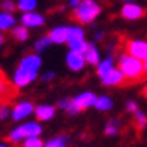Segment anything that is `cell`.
<instances>
[{
	"instance_id": "cell-39",
	"label": "cell",
	"mask_w": 147,
	"mask_h": 147,
	"mask_svg": "<svg viewBox=\"0 0 147 147\" xmlns=\"http://www.w3.org/2000/svg\"><path fill=\"white\" fill-rule=\"evenodd\" d=\"M0 147H9V146H6V144H0Z\"/></svg>"
},
{
	"instance_id": "cell-11",
	"label": "cell",
	"mask_w": 147,
	"mask_h": 147,
	"mask_svg": "<svg viewBox=\"0 0 147 147\" xmlns=\"http://www.w3.org/2000/svg\"><path fill=\"white\" fill-rule=\"evenodd\" d=\"M21 24L26 26V27H41V26L45 24V17L42 14H38V12H26V14H23L21 17Z\"/></svg>"
},
{
	"instance_id": "cell-21",
	"label": "cell",
	"mask_w": 147,
	"mask_h": 147,
	"mask_svg": "<svg viewBox=\"0 0 147 147\" xmlns=\"http://www.w3.org/2000/svg\"><path fill=\"white\" fill-rule=\"evenodd\" d=\"M77 41H84V32L81 27H69V35H68V42H77Z\"/></svg>"
},
{
	"instance_id": "cell-30",
	"label": "cell",
	"mask_w": 147,
	"mask_h": 147,
	"mask_svg": "<svg viewBox=\"0 0 147 147\" xmlns=\"http://www.w3.org/2000/svg\"><path fill=\"white\" fill-rule=\"evenodd\" d=\"M2 9L5 12H9V14H12L15 9H17V5L12 2V0H3L2 2Z\"/></svg>"
},
{
	"instance_id": "cell-14",
	"label": "cell",
	"mask_w": 147,
	"mask_h": 147,
	"mask_svg": "<svg viewBox=\"0 0 147 147\" xmlns=\"http://www.w3.org/2000/svg\"><path fill=\"white\" fill-rule=\"evenodd\" d=\"M35 114L38 117V120H41V122H47V120H50L54 117L56 114V108L51 105H38L35 108Z\"/></svg>"
},
{
	"instance_id": "cell-12",
	"label": "cell",
	"mask_w": 147,
	"mask_h": 147,
	"mask_svg": "<svg viewBox=\"0 0 147 147\" xmlns=\"http://www.w3.org/2000/svg\"><path fill=\"white\" fill-rule=\"evenodd\" d=\"M41 63H42V60L38 54H27V56H24L21 59V62L18 63V68L38 74L39 68H41Z\"/></svg>"
},
{
	"instance_id": "cell-23",
	"label": "cell",
	"mask_w": 147,
	"mask_h": 147,
	"mask_svg": "<svg viewBox=\"0 0 147 147\" xmlns=\"http://www.w3.org/2000/svg\"><path fill=\"white\" fill-rule=\"evenodd\" d=\"M12 36H14L17 41L24 42L29 39V29L26 27V26H18V27H15L12 30Z\"/></svg>"
},
{
	"instance_id": "cell-19",
	"label": "cell",
	"mask_w": 147,
	"mask_h": 147,
	"mask_svg": "<svg viewBox=\"0 0 147 147\" xmlns=\"http://www.w3.org/2000/svg\"><path fill=\"white\" fill-rule=\"evenodd\" d=\"M93 107H95L96 110H99V111H108V110L113 108V101H111V98L105 96V95L104 96H98L95 104H93Z\"/></svg>"
},
{
	"instance_id": "cell-3",
	"label": "cell",
	"mask_w": 147,
	"mask_h": 147,
	"mask_svg": "<svg viewBox=\"0 0 147 147\" xmlns=\"http://www.w3.org/2000/svg\"><path fill=\"white\" fill-rule=\"evenodd\" d=\"M42 134V126L36 123V122H29V123H24L21 126L15 128L14 131H11L8 140L14 144H18L20 141H24L26 138H30V137H39Z\"/></svg>"
},
{
	"instance_id": "cell-24",
	"label": "cell",
	"mask_w": 147,
	"mask_h": 147,
	"mask_svg": "<svg viewBox=\"0 0 147 147\" xmlns=\"http://www.w3.org/2000/svg\"><path fill=\"white\" fill-rule=\"evenodd\" d=\"M66 144H68V138L65 135H60V137L48 140L44 147H66Z\"/></svg>"
},
{
	"instance_id": "cell-36",
	"label": "cell",
	"mask_w": 147,
	"mask_h": 147,
	"mask_svg": "<svg viewBox=\"0 0 147 147\" xmlns=\"http://www.w3.org/2000/svg\"><path fill=\"white\" fill-rule=\"evenodd\" d=\"M143 96H146V98H147V84H146V87L143 89Z\"/></svg>"
},
{
	"instance_id": "cell-27",
	"label": "cell",
	"mask_w": 147,
	"mask_h": 147,
	"mask_svg": "<svg viewBox=\"0 0 147 147\" xmlns=\"http://www.w3.org/2000/svg\"><path fill=\"white\" fill-rule=\"evenodd\" d=\"M50 44H53V42H51V39H50L48 36H42L41 39H38V41H36V44H35V50H36L38 53H41V51H44L45 48H48Z\"/></svg>"
},
{
	"instance_id": "cell-7",
	"label": "cell",
	"mask_w": 147,
	"mask_h": 147,
	"mask_svg": "<svg viewBox=\"0 0 147 147\" xmlns=\"http://www.w3.org/2000/svg\"><path fill=\"white\" fill-rule=\"evenodd\" d=\"M146 14V11L143 6H140L137 3H125L122 6V11H120V15L125 20H129V21H135V20L143 18Z\"/></svg>"
},
{
	"instance_id": "cell-37",
	"label": "cell",
	"mask_w": 147,
	"mask_h": 147,
	"mask_svg": "<svg viewBox=\"0 0 147 147\" xmlns=\"http://www.w3.org/2000/svg\"><path fill=\"white\" fill-rule=\"evenodd\" d=\"M143 63H144V71H146V74H147V59L143 60Z\"/></svg>"
},
{
	"instance_id": "cell-34",
	"label": "cell",
	"mask_w": 147,
	"mask_h": 147,
	"mask_svg": "<svg viewBox=\"0 0 147 147\" xmlns=\"http://www.w3.org/2000/svg\"><path fill=\"white\" fill-rule=\"evenodd\" d=\"M102 38H104V33L102 32H98L96 35H95V39H98V41H101Z\"/></svg>"
},
{
	"instance_id": "cell-10",
	"label": "cell",
	"mask_w": 147,
	"mask_h": 147,
	"mask_svg": "<svg viewBox=\"0 0 147 147\" xmlns=\"http://www.w3.org/2000/svg\"><path fill=\"white\" fill-rule=\"evenodd\" d=\"M66 65L68 68L74 72H80L84 66H86V59L84 54L81 53H77V51H69L68 56H66Z\"/></svg>"
},
{
	"instance_id": "cell-5",
	"label": "cell",
	"mask_w": 147,
	"mask_h": 147,
	"mask_svg": "<svg viewBox=\"0 0 147 147\" xmlns=\"http://www.w3.org/2000/svg\"><path fill=\"white\" fill-rule=\"evenodd\" d=\"M125 53L129 56L137 57L140 60L147 59V42L146 41H137V39H129L125 42Z\"/></svg>"
},
{
	"instance_id": "cell-40",
	"label": "cell",
	"mask_w": 147,
	"mask_h": 147,
	"mask_svg": "<svg viewBox=\"0 0 147 147\" xmlns=\"http://www.w3.org/2000/svg\"><path fill=\"white\" fill-rule=\"evenodd\" d=\"M3 75V72H2V69H0V77H2Z\"/></svg>"
},
{
	"instance_id": "cell-29",
	"label": "cell",
	"mask_w": 147,
	"mask_h": 147,
	"mask_svg": "<svg viewBox=\"0 0 147 147\" xmlns=\"http://www.w3.org/2000/svg\"><path fill=\"white\" fill-rule=\"evenodd\" d=\"M12 113V108L9 107V104L6 101H2L0 102V120H5L9 114Z\"/></svg>"
},
{
	"instance_id": "cell-20",
	"label": "cell",
	"mask_w": 147,
	"mask_h": 147,
	"mask_svg": "<svg viewBox=\"0 0 147 147\" xmlns=\"http://www.w3.org/2000/svg\"><path fill=\"white\" fill-rule=\"evenodd\" d=\"M119 129H120V120L119 119H111L105 125V135H108V137L117 135Z\"/></svg>"
},
{
	"instance_id": "cell-18",
	"label": "cell",
	"mask_w": 147,
	"mask_h": 147,
	"mask_svg": "<svg viewBox=\"0 0 147 147\" xmlns=\"http://www.w3.org/2000/svg\"><path fill=\"white\" fill-rule=\"evenodd\" d=\"M15 26V17L9 14V12H5L2 11L0 12V30L5 32V30H9Z\"/></svg>"
},
{
	"instance_id": "cell-26",
	"label": "cell",
	"mask_w": 147,
	"mask_h": 147,
	"mask_svg": "<svg viewBox=\"0 0 147 147\" xmlns=\"http://www.w3.org/2000/svg\"><path fill=\"white\" fill-rule=\"evenodd\" d=\"M45 143L39 137H30L23 141V147H44Z\"/></svg>"
},
{
	"instance_id": "cell-32",
	"label": "cell",
	"mask_w": 147,
	"mask_h": 147,
	"mask_svg": "<svg viewBox=\"0 0 147 147\" xmlns=\"http://www.w3.org/2000/svg\"><path fill=\"white\" fill-rule=\"evenodd\" d=\"M53 78H54V72H45L44 75L41 77V80H42V81H45V83H48V81H51Z\"/></svg>"
},
{
	"instance_id": "cell-16",
	"label": "cell",
	"mask_w": 147,
	"mask_h": 147,
	"mask_svg": "<svg viewBox=\"0 0 147 147\" xmlns=\"http://www.w3.org/2000/svg\"><path fill=\"white\" fill-rule=\"evenodd\" d=\"M111 69H114V59H113V57H107V59L101 60V62L98 63V66H96V74H98L101 78H104Z\"/></svg>"
},
{
	"instance_id": "cell-25",
	"label": "cell",
	"mask_w": 147,
	"mask_h": 147,
	"mask_svg": "<svg viewBox=\"0 0 147 147\" xmlns=\"http://www.w3.org/2000/svg\"><path fill=\"white\" fill-rule=\"evenodd\" d=\"M69 45V48L71 51H77V53H81V54H84L86 50L89 48V42H86V41H77V42H71L68 44Z\"/></svg>"
},
{
	"instance_id": "cell-1",
	"label": "cell",
	"mask_w": 147,
	"mask_h": 147,
	"mask_svg": "<svg viewBox=\"0 0 147 147\" xmlns=\"http://www.w3.org/2000/svg\"><path fill=\"white\" fill-rule=\"evenodd\" d=\"M119 69L123 72L128 84L141 81L146 75L143 60L129 56L128 53H122L119 57Z\"/></svg>"
},
{
	"instance_id": "cell-22",
	"label": "cell",
	"mask_w": 147,
	"mask_h": 147,
	"mask_svg": "<svg viewBox=\"0 0 147 147\" xmlns=\"http://www.w3.org/2000/svg\"><path fill=\"white\" fill-rule=\"evenodd\" d=\"M38 5V0H18L17 3V8L26 14V12H33V9L36 8Z\"/></svg>"
},
{
	"instance_id": "cell-13",
	"label": "cell",
	"mask_w": 147,
	"mask_h": 147,
	"mask_svg": "<svg viewBox=\"0 0 147 147\" xmlns=\"http://www.w3.org/2000/svg\"><path fill=\"white\" fill-rule=\"evenodd\" d=\"M68 35H69V26H59L48 33V38L51 39L53 44H65L68 42Z\"/></svg>"
},
{
	"instance_id": "cell-9",
	"label": "cell",
	"mask_w": 147,
	"mask_h": 147,
	"mask_svg": "<svg viewBox=\"0 0 147 147\" xmlns=\"http://www.w3.org/2000/svg\"><path fill=\"white\" fill-rule=\"evenodd\" d=\"M32 113H35V107L30 101H23V102H18L14 108H12V113L11 116L15 122H20L26 117H29Z\"/></svg>"
},
{
	"instance_id": "cell-6",
	"label": "cell",
	"mask_w": 147,
	"mask_h": 147,
	"mask_svg": "<svg viewBox=\"0 0 147 147\" xmlns=\"http://www.w3.org/2000/svg\"><path fill=\"white\" fill-rule=\"evenodd\" d=\"M36 77H38L36 72H30V71H26L21 68H17L12 81H14V86L17 89H23V87H27L30 83L35 81Z\"/></svg>"
},
{
	"instance_id": "cell-31",
	"label": "cell",
	"mask_w": 147,
	"mask_h": 147,
	"mask_svg": "<svg viewBox=\"0 0 147 147\" xmlns=\"http://www.w3.org/2000/svg\"><path fill=\"white\" fill-rule=\"evenodd\" d=\"M126 110H128V111H131V113H137V111H138V105H137L135 102L129 101L128 104H126Z\"/></svg>"
},
{
	"instance_id": "cell-2",
	"label": "cell",
	"mask_w": 147,
	"mask_h": 147,
	"mask_svg": "<svg viewBox=\"0 0 147 147\" xmlns=\"http://www.w3.org/2000/svg\"><path fill=\"white\" fill-rule=\"evenodd\" d=\"M101 5L95 0H81L78 8L74 9L72 18L78 24H92L101 14Z\"/></svg>"
},
{
	"instance_id": "cell-35",
	"label": "cell",
	"mask_w": 147,
	"mask_h": 147,
	"mask_svg": "<svg viewBox=\"0 0 147 147\" xmlns=\"http://www.w3.org/2000/svg\"><path fill=\"white\" fill-rule=\"evenodd\" d=\"M3 42H5V38H3V35H2V33H0V47L3 45Z\"/></svg>"
},
{
	"instance_id": "cell-4",
	"label": "cell",
	"mask_w": 147,
	"mask_h": 147,
	"mask_svg": "<svg viewBox=\"0 0 147 147\" xmlns=\"http://www.w3.org/2000/svg\"><path fill=\"white\" fill-rule=\"evenodd\" d=\"M96 98L98 96L95 95V93L84 92V93H81V95H78L77 98L71 99V105H69V108L66 111H68V114H78L80 111L87 110V108H90V107H93Z\"/></svg>"
},
{
	"instance_id": "cell-17",
	"label": "cell",
	"mask_w": 147,
	"mask_h": 147,
	"mask_svg": "<svg viewBox=\"0 0 147 147\" xmlns=\"http://www.w3.org/2000/svg\"><path fill=\"white\" fill-rule=\"evenodd\" d=\"M84 59H86V62H87L89 65H96V66H98L99 62H101L99 51H98L95 44H89V48L86 50V53H84Z\"/></svg>"
},
{
	"instance_id": "cell-33",
	"label": "cell",
	"mask_w": 147,
	"mask_h": 147,
	"mask_svg": "<svg viewBox=\"0 0 147 147\" xmlns=\"http://www.w3.org/2000/svg\"><path fill=\"white\" fill-rule=\"evenodd\" d=\"M81 3V0H69L68 2V5H69V8L71 9H75V8H78V5Z\"/></svg>"
},
{
	"instance_id": "cell-15",
	"label": "cell",
	"mask_w": 147,
	"mask_h": 147,
	"mask_svg": "<svg viewBox=\"0 0 147 147\" xmlns=\"http://www.w3.org/2000/svg\"><path fill=\"white\" fill-rule=\"evenodd\" d=\"M15 95V89L6 81V78L2 75L0 77V102L2 101H6L8 102L9 99Z\"/></svg>"
},
{
	"instance_id": "cell-28",
	"label": "cell",
	"mask_w": 147,
	"mask_h": 147,
	"mask_svg": "<svg viewBox=\"0 0 147 147\" xmlns=\"http://www.w3.org/2000/svg\"><path fill=\"white\" fill-rule=\"evenodd\" d=\"M135 114V126L138 129H143V128H146V125H147V116L144 114V113H141V111H137V113H134Z\"/></svg>"
},
{
	"instance_id": "cell-8",
	"label": "cell",
	"mask_w": 147,
	"mask_h": 147,
	"mask_svg": "<svg viewBox=\"0 0 147 147\" xmlns=\"http://www.w3.org/2000/svg\"><path fill=\"white\" fill-rule=\"evenodd\" d=\"M101 81L104 86H108V87H119V86H125L128 84L126 78L123 75V72L120 71L119 68L111 69L104 78H101Z\"/></svg>"
},
{
	"instance_id": "cell-38",
	"label": "cell",
	"mask_w": 147,
	"mask_h": 147,
	"mask_svg": "<svg viewBox=\"0 0 147 147\" xmlns=\"http://www.w3.org/2000/svg\"><path fill=\"white\" fill-rule=\"evenodd\" d=\"M125 2H126V3H134L135 0H125Z\"/></svg>"
}]
</instances>
